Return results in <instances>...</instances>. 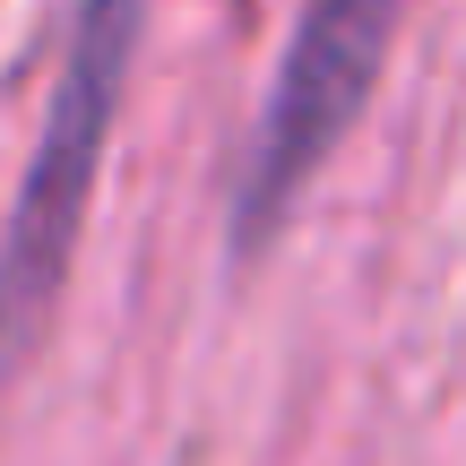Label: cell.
I'll return each instance as SVG.
<instances>
[{"mask_svg":"<svg viewBox=\"0 0 466 466\" xmlns=\"http://www.w3.org/2000/svg\"><path fill=\"white\" fill-rule=\"evenodd\" d=\"M138 35H147V0H78V17H69L61 78H52L35 156L17 173L9 225H0V371L35 346V329L52 319V302L69 285L86 208H96V173H104V147H113V121H121V86H130V61H138Z\"/></svg>","mask_w":466,"mask_h":466,"instance_id":"6da1fadb","label":"cell"}]
</instances>
